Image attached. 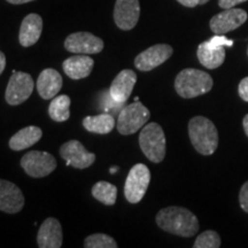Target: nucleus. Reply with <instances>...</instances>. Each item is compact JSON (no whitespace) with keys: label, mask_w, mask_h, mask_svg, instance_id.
<instances>
[{"label":"nucleus","mask_w":248,"mask_h":248,"mask_svg":"<svg viewBox=\"0 0 248 248\" xmlns=\"http://www.w3.org/2000/svg\"><path fill=\"white\" fill-rule=\"evenodd\" d=\"M155 221L163 231L185 238L197 234L200 226L199 221L193 213L177 206L161 209L157 213Z\"/></svg>","instance_id":"f257e3e1"},{"label":"nucleus","mask_w":248,"mask_h":248,"mask_svg":"<svg viewBox=\"0 0 248 248\" xmlns=\"http://www.w3.org/2000/svg\"><path fill=\"white\" fill-rule=\"evenodd\" d=\"M191 142L202 155H212L218 146V132L212 121L203 116H195L188 123Z\"/></svg>","instance_id":"f03ea898"},{"label":"nucleus","mask_w":248,"mask_h":248,"mask_svg":"<svg viewBox=\"0 0 248 248\" xmlns=\"http://www.w3.org/2000/svg\"><path fill=\"white\" fill-rule=\"evenodd\" d=\"M212 76L199 69L182 70L175 79V90L184 99H192L206 94L213 89Z\"/></svg>","instance_id":"7ed1b4c3"},{"label":"nucleus","mask_w":248,"mask_h":248,"mask_svg":"<svg viewBox=\"0 0 248 248\" xmlns=\"http://www.w3.org/2000/svg\"><path fill=\"white\" fill-rule=\"evenodd\" d=\"M139 146L145 156L154 163H160L166 156V136L160 124L150 123L142 126L139 135Z\"/></svg>","instance_id":"20e7f679"},{"label":"nucleus","mask_w":248,"mask_h":248,"mask_svg":"<svg viewBox=\"0 0 248 248\" xmlns=\"http://www.w3.org/2000/svg\"><path fill=\"white\" fill-rule=\"evenodd\" d=\"M150 117V110L141 102L135 101L120 110L116 128L121 135H133L147 123Z\"/></svg>","instance_id":"39448f33"},{"label":"nucleus","mask_w":248,"mask_h":248,"mask_svg":"<svg viewBox=\"0 0 248 248\" xmlns=\"http://www.w3.org/2000/svg\"><path fill=\"white\" fill-rule=\"evenodd\" d=\"M151 182V172L147 166L138 163L133 166L128 173L124 184V195L130 203L140 202L146 194Z\"/></svg>","instance_id":"423d86ee"},{"label":"nucleus","mask_w":248,"mask_h":248,"mask_svg":"<svg viewBox=\"0 0 248 248\" xmlns=\"http://www.w3.org/2000/svg\"><path fill=\"white\" fill-rule=\"evenodd\" d=\"M21 167L30 177L43 178L54 171L57 168V160L47 152L31 151L22 156Z\"/></svg>","instance_id":"0eeeda50"},{"label":"nucleus","mask_w":248,"mask_h":248,"mask_svg":"<svg viewBox=\"0 0 248 248\" xmlns=\"http://www.w3.org/2000/svg\"><path fill=\"white\" fill-rule=\"evenodd\" d=\"M33 92V79L29 74L22 71H13L6 88L5 99L11 106L23 104Z\"/></svg>","instance_id":"6e6552de"},{"label":"nucleus","mask_w":248,"mask_h":248,"mask_svg":"<svg viewBox=\"0 0 248 248\" xmlns=\"http://www.w3.org/2000/svg\"><path fill=\"white\" fill-rule=\"evenodd\" d=\"M64 48L76 54H97L104 49V42L91 32L71 33L64 40Z\"/></svg>","instance_id":"1a4fd4ad"},{"label":"nucleus","mask_w":248,"mask_h":248,"mask_svg":"<svg viewBox=\"0 0 248 248\" xmlns=\"http://www.w3.org/2000/svg\"><path fill=\"white\" fill-rule=\"evenodd\" d=\"M248 18L247 12L240 8H229L224 12L216 14L209 22V27L216 35H224L232 30L238 29L246 22Z\"/></svg>","instance_id":"9d476101"},{"label":"nucleus","mask_w":248,"mask_h":248,"mask_svg":"<svg viewBox=\"0 0 248 248\" xmlns=\"http://www.w3.org/2000/svg\"><path fill=\"white\" fill-rule=\"evenodd\" d=\"M60 155L66 160V166H71L76 169H86L95 161V155L86 151L82 142L69 140L60 147Z\"/></svg>","instance_id":"9b49d317"},{"label":"nucleus","mask_w":248,"mask_h":248,"mask_svg":"<svg viewBox=\"0 0 248 248\" xmlns=\"http://www.w3.org/2000/svg\"><path fill=\"white\" fill-rule=\"evenodd\" d=\"M173 49L170 45L157 44L145 49L135 59V66L140 71H150L161 66L171 57Z\"/></svg>","instance_id":"f8f14e48"},{"label":"nucleus","mask_w":248,"mask_h":248,"mask_svg":"<svg viewBox=\"0 0 248 248\" xmlns=\"http://www.w3.org/2000/svg\"><path fill=\"white\" fill-rule=\"evenodd\" d=\"M140 5L139 0H116L114 8V21L122 30H131L137 26Z\"/></svg>","instance_id":"ddd939ff"},{"label":"nucleus","mask_w":248,"mask_h":248,"mask_svg":"<svg viewBox=\"0 0 248 248\" xmlns=\"http://www.w3.org/2000/svg\"><path fill=\"white\" fill-rule=\"evenodd\" d=\"M24 207L22 191L14 183L0 179V210L7 214H16Z\"/></svg>","instance_id":"4468645a"},{"label":"nucleus","mask_w":248,"mask_h":248,"mask_svg":"<svg viewBox=\"0 0 248 248\" xmlns=\"http://www.w3.org/2000/svg\"><path fill=\"white\" fill-rule=\"evenodd\" d=\"M62 228L60 222L54 217L46 218L40 225L37 234V244L39 248H60L62 246Z\"/></svg>","instance_id":"2eb2a0df"},{"label":"nucleus","mask_w":248,"mask_h":248,"mask_svg":"<svg viewBox=\"0 0 248 248\" xmlns=\"http://www.w3.org/2000/svg\"><path fill=\"white\" fill-rule=\"evenodd\" d=\"M137 82V74L133 70L124 69L114 78L109 88L110 95L117 102L125 105L131 95L132 90Z\"/></svg>","instance_id":"dca6fc26"},{"label":"nucleus","mask_w":248,"mask_h":248,"mask_svg":"<svg viewBox=\"0 0 248 248\" xmlns=\"http://www.w3.org/2000/svg\"><path fill=\"white\" fill-rule=\"evenodd\" d=\"M63 84V80L60 74L55 69L47 68L40 73V75L37 79L36 88L39 95L44 100H49L57 97V94L60 92Z\"/></svg>","instance_id":"f3484780"},{"label":"nucleus","mask_w":248,"mask_h":248,"mask_svg":"<svg viewBox=\"0 0 248 248\" xmlns=\"http://www.w3.org/2000/svg\"><path fill=\"white\" fill-rule=\"evenodd\" d=\"M94 61L89 54H77L66 59L62 63L64 74L71 79L86 78L92 73Z\"/></svg>","instance_id":"a211bd4d"},{"label":"nucleus","mask_w":248,"mask_h":248,"mask_svg":"<svg viewBox=\"0 0 248 248\" xmlns=\"http://www.w3.org/2000/svg\"><path fill=\"white\" fill-rule=\"evenodd\" d=\"M43 31V20L38 14H29L21 23L18 40L23 47L35 45L40 38Z\"/></svg>","instance_id":"6ab92c4d"},{"label":"nucleus","mask_w":248,"mask_h":248,"mask_svg":"<svg viewBox=\"0 0 248 248\" xmlns=\"http://www.w3.org/2000/svg\"><path fill=\"white\" fill-rule=\"evenodd\" d=\"M43 136L42 129L38 126H27V128L21 129L15 135L9 139V148L13 151H23L37 144Z\"/></svg>","instance_id":"aec40b11"},{"label":"nucleus","mask_w":248,"mask_h":248,"mask_svg":"<svg viewBox=\"0 0 248 248\" xmlns=\"http://www.w3.org/2000/svg\"><path fill=\"white\" fill-rule=\"evenodd\" d=\"M198 59L203 67L208 69H216L222 66L225 60V48L224 46L221 47H212L208 43H201L197 51Z\"/></svg>","instance_id":"412c9836"},{"label":"nucleus","mask_w":248,"mask_h":248,"mask_svg":"<svg viewBox=\"0 0 248 248\" xmlns=\"http://www.w3.org/2000/svg\"><path fill=\"white\" fill-rule=\"evenodd\" d=\"M83 126L89 132L98 133V135H107L115 128V119L109 113H104L94 116H86L83 120Z\"/></svg>","instance_id":"4be33fe9"},{"label":"nucleus","mask_w":248,"mask_h":248,"mask_svg":"<svg viewBox=\"0 0 248 248\" xmlns=\"http://www.w3.org/2000/svg\"><path fill=\"white\" fill-rule=\"evenodd\" d=\"M70 98L66 94L52 99L48 106V115L55 122H64L70 117Z\"/></svg>","instance_id":"5701e85b"},{"label":"nucleus","mask_w":248,"mask_h":248,"mask_svg":"<svg viewBox=\"0 0 248 248\" xmlns=\"http://www.w3.org/2000/svg\"><path fill=\"white\" fill-rule=\"evenodd\" d=\"M91 193L95 200L106 206H114L117 198V187L110 183L101 181L93 185Z\"/></svg>","instance_id":"b1692460"},{"label":"nucleus","mask_w":248,"mask_h":248,"mask_svg":"<svg viewBox=\"0 0 248 248\" xmlns=\"http://www.w3.org/2000/svg\"><path fill=\"white\" fill-rule=\"evenodd\" d=\"M85 248H117L119 245L110 235L105 233H94L89 235L84 240Z\"/></svg>","instance_id":"393cba45"},{"label":"nucleus","mask_w":248,"mask_h":248,"mask_svg":"<svg viewBox=\"0 0 248 248\" xmlns=\"http://www.w3.org/2000/svg\"><path fill=\"white\" fill-rule=\"evenodd\" d=\"M194 248H218L221 247V238L215 231L208 230L198 235L193 245Z\"/></svg>","instance_id":"a878e982"},{"label":"nucleus","mask_w":248,"mask_h":248,"mask_svg":"<svg viewBox=\"0 0 248 248\" xmlns=\"http://www.w3.org/2000/svg\"><path fill=\"white\" fill-rule=\"evenodd\" d=\"M209 46L212 47H221V46H230L233 45V40L228 39L224 35H216L214 36L213 38H210L209 40H207Z\"/></svg>","instance_id":"bb28decb"},{"label":"nucleus","mask_w":248,"mask_h":248,"mask_svg":"<svg viewBox=\"0 0 248 248\" xmlns=\"http://www.w3.org/2000/svg\"><path fill=\"white\" fill-rule=\"evenodd\" d=\"M239 202L244 212L248 213V181L241 187L239 193Z\"/></svg>","instance_id":"cd10ccee"},{"label":"nucleus","mask_w":248,"mask_h":248,"mask_svg":"<svg viewBox=\"0 0 248 248\" xmlns=\"http://www.w3.org/2000/svg\"><path fill=\"white\" fill-rule=\"evenodd\" d=\"M238 91H239L240 98L243 99L244 101L248 102V77H245V78L241 79Z\"/></svg>","instance_id":"c85d7f7f"},{"label":"nucleus","mask_w":248,"mask_h":248,"mask_svg":"<svg viewBox=\"0 0 248 248\" xmlns=\"http://www.w3.org/2000/svg\"><path fill=\"white\" fill-rule=\"evenodd\" d=\"M245 1H247V0H218V5L223 9H229L233 8L235 5H239Z\"/></svg>","instance_id":"c756f323"},{"label":"nucleus","mask_w":248,"mask_h":248,"mask_svg":"<svg viewBox=\"0 0 248 248\" xmlns=\"http://www.w3.org/2000/svg\"><path fill=\"white\" fill-rule=\"evenodd\" d=\"M179 4L185 6V7H190V8H193L195 6L199 5L200 0H177Z\"/></svg>","instance_id":"7c9ffc66"},{"label":"nucleus","mask_w":248,"mask_h":248,"mask_svg":"<svg viewBox=\"0 0 248 248\" xmlns=\"http://www.w3.org/2000/svg\"><path fill=\"white\" fill-rule=\"evenodd\" d=\"M5 67H6V57L5 54L0 51V75H1L2 71L5 70Z\"/></svg>","instance_id":"2f4dec72"},{"label":"nucleus","mask_w":248,"mask_h":248,"mask_svg":"<svg viewBox=\"0 0 248 248\" xmlns=\"http://www.w3.org/2000/svg\"><path fill=\"white\" fill-rule=\"evenodd\" d=\"M8 1L9 4H13V5H21V4H27V2L33 1V0H6Z\"/></svg>","instance_id":"473e14b6"},{"label":"nucleus","mask_w":248,"mask_h":248,"mask_svg":"<svg viewBox=\"0 0 248 248\" xmlns=\"http://www.w3.org/2000/svg\"><path fill=\"white\" fill-rule=\"evenodd\" d=\"M243 125H244V130H245V132H246V135H247V137H248V114H247L246 116L244 117Z\"/></svg>","instance_id":"72a5a7b5"},{"label":"nucleus","mask_w":248,"mask_h":248,"mask_svg":"<svg viewBox=\"0 0 248 248\" xmlns=\"http://www.w3.org/2000/svg\"><path fill=\"white\" fill-rule=\"evenodd\" d=\"M117 170H119V167H111L110 170H109V172L110 173H115Z\"/></svg>","instance_id":"f704fd0d"},{"label":"nucleus","mask_w":248,"mask_h":248,"mask_svg":"<svg viewBox=\"0 0 248 248\" xmlns=\"http://www.w3.org/2000/svg\"><path fill=\"white\" fill-rule=\"evenodd\" d=\"M208 1H209V0H200L199 5H204V4H207Z\"/></svg>","instance_id":"c9c22d12"},{"label":"nucleus","mask_w":248,"mask_h":248,"mask_svg":"<svg viewBox=\"0 0 248 248\" xmlns=\"http://www.w3.org/2000/svg\"><path fill=\"white\" fill-rule=\"evenodd\" d=\"M247 54H248V49H247Z\"/></svg>","instance_id":"e433bc0d"}]
</instances>
